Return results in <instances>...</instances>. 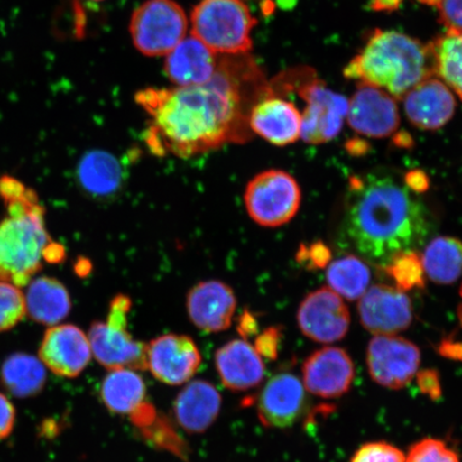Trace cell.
<instances>
[{"label": "cell", "instance_id": "10", "mask_svg": "<svg viewBox=\"0 0 462 462\" xmlns=\"http://www.w3.org/2000/svg\"><path fill=\"white\" fill-rule=\"evenodd\" d=\"M420 364L419 346L395 335H377L369 342L367 366L375 383L400 390L417 374Z\"/></svg>", "mask_w": 462, "mask_h": 462}, {"label": "cell", "instance_id": "9", "mask_svg": "<svg viewBox=\"0 0 462 462\" xmlns=\"http://www.w3.org/2000/svg\"><path fill=\"white\" fill-rule=\"evenodd\" d=\"M301 199V189L296 179L279 170L258 173L248 182L245 192L248 216L260 226L269 228L291 222Z\"/></svg>", "mask_w": 462, "mask_h": 462}, {"label": "cell", "instance_id": "38", "mask_svg": "<svg viewBox=\"0 0 462 462\" xmlns=\"http://www.w3.org/2000/svg\"><path fill=\"white\" fill-rule=\"evenodd\" d=\"M16 411L9 398L0 393V440L8 438L15 426Z\"/></svg>", "mask_w": 462, "mask_h": 462}, {"label": "cell", "instance_id": "8", "mask_svg": "<svg viewBox=\"0 0 462 462\" xmlns=\"http://www.w3.org/2000/svg\"><path fill=\"white\" fill-rule=\"evenodd\" d=\"M189 21L175 0H147L133 13L132 42L142 54L166 56L187 37Z\"/></svg>", "mask_w": 462, "mask_h": 462}, {"label": "cell", "instance_id": "36", "mask_svg": "<svg viewBox=\"0 0 462 462\" xmlns=\"http://www.w3.org/2000/svg\"><path fill=\"white\" fill-rule=\"evenodd\" d=\"M439 22L448 32L462 33V0H440Z\"/></svg>", "mask_w": 462, "mask_h": 462}, {"label": "cell", "instance_id": "24", "mask_svg": "<svg viewBox=\"0 0 462 462\" xmlns=\"http://www.w3.org/2000/svg\"><path fill=\"white\" fill-rule=\"evenodd\" d=\"M26 313L40 325H60L70 314V293L54 277L42 276L29 282L25 294Z\"/></svg>", "mask_w": 462, "mask_h": 462}, {"label": "cell", "instance_id": "11", "mask_svg": "<svg viewBox=\"0 0 462 462\" xmlns=\"http://www.w3.org/2000/svg\"><path fill=\"white\" fill-rule=\"evenodd\" d=\"M300 330L314 342L331 344L348 333L350 314L342 298L322 287L305 297L297 315Z\"/></svg>", "mask_w": 462, "mask_h": 462}, {"label": "cell", "instance_id": "41", "mask_svg": "<svg viewBox=\"0 0 462 462\" xmlns=\"http://www.w3.org/2000/svg\"><path fill=\"white\" fill-rule=\"evenodd\" d=\"M66 258V251L60 244L51 241V244L46 246L43 260L49 263H62Z\"/></svg>", "mask_w": 462, "mask_h": 462}, {"label": "cell", "instance_id": "18", "mask_svg": "<svg viewBox=\"0 0 462 462\" xmlns=\"http://www.w3.org/2000/svg\"><path fill=\"white\" fill-rule=\"evenodd\" d=\"M187 309L190 321L199 330L223 332L233 322L236 298L233 289L223 282H201L190 289Z\"/></svg>", "mask_w": 462, "mask_h": 462}, {"label": "cell", "instance_id": "21", "mask_svg": "<svg viewBox=\"0 0 462 462\" xmlns=\"http://www.w3.org/2000/svg\"><path fill=\"white\" fill-rule=\"evenodd\" d=\"M218 62L217 54L190 34L166 55L164 71L177 87L200 86L213 78Z\"/></svg>", "mask_w": 462, "mask_h": 462}, {"label": "cell", "instance_id": "28", "mask_svg": "<svg viewBox=\"0 0 462 462\" xmlns=\"http://www.w3.org/2000/svg\"><path fill=\"white\" fill-rule=\"evenodd\" d=\"M421 263L432 282L452 284L462 273V242L453 236H439L426 247Z\"/></svg>", "mask_w": 462, "mask_h": 462}, {"label": "cell", "instance_id": "16", "mask_svg": "<svg viewBox=\"0 0 462 462\" xmlns=\"http://www.w3.org/2000/svg\"><path fill=\"white\" fill-rule=\"evenodd\" d=\"M305 390L318 397L338 398L351 388L355 365L348 352L338 346H326L311 354L303 364Z\"/></svg>", "mask_w": 462, "mask_h": 462}, {"label": "cell", "instance_id": "39", "mask_svg": "<svg viewBox=\"0 0 462 462\" xmlns=\"http://www.w3.org/2000/svg\"><path fill=\"white\" fill-rule=\"evenodd\" d=\"M419 386L424 394L429 395L432 400H438L441 396L440 379L436 371L427 369L419 374Z\"/></svg>", "mask_w": 462, "mask_h": 462}, {"label": "cell", "instance_id": "31", "mask_svg": "<svg viewBox=\"0 0 462 462\" xmlns=\"http://www.w3.org/2000/svg\"><path fill=\"white\" fill-rule=\"evenodd\" d=\"M385 273L394 281L401 291L424 287L425 271L421 257L413 251L401 253L393 257L385 264Z\"/></svg>", "mask_w": 462, "mask_h": 462}, {"label": "cell", "instance_id": "34", "mask_svg": "<svg viewBox=\"0 0 462 462\" xmlns=\"http://www.w3.org/2000/svg\"><path fill=\"white\" fill-rule=\"evenodd\" d=\"M351 462H406V456L388 442H371L357 449Z\"/></svg>", "mask_w": 462, "mask_h": 462}, {"label": "cell", "instance_id": "40", "mask_svg": "<svg viewBox=\"0 0 462 462\" xmlns=\"http://www.w3.org/2000/svg\"><path fill=\"white\" fill-rule=\"evenodd\" d=\"M404 182L408 189L415 193H424L430 189V179L424 171H410L404 176Z\"/></svg>", "mask_w": 462, "mask_h": 462}, {"label": "cell", "instance_id": "19", "mask_svg": "<svg viewBox=\"0 0 462 462\" xmlns=\"http://www.w3.org/2000/svg\"><path fill=\"white\" fill-rule=\"evenodd\" d=\"M301 121L296 106L274 94L254 104L248 114L252 133L279 147L288 146L301 137Z\"/></svg>", "mask_w": 462, "mask_h": 462}, {"label": "cell", "instance_id": "27", "mask_svg": "<svg viewBox=\"0 0 462 462\" xmlns=\"http://www.w3.org/2000/svg\"><path fill=\"white\" fill-rule=\"evenodd\" d=\"M146 383L128 368L113 369L101 385L103 403L113 413L130 415L146 402Z\"/></svg>", "mask_w": 462, "mask_h": 462}, {"label": "cell", "instance_id": "23", "mask_svg": "<svg viewBox=\"0 0 462 462\" xmlns=\"http://www.w3.org/2000/svg\"><path fill=\"white\" fill-rule=\"evenodd\" d=\"M222 407V397L215 385L196 380L179 393L173 402V415L178 424L189 433L209 430Z\"/></svg>", "mask_w": 462, "mask_h": 462}, {"label": "cell", "instance_id": "49", "mask_svg": "<svg viewBox=\"0 0 462 462\" xmlns=\"http://www.w3.org/2000/svg\"><path fill=\"white\" fill-rule=\"evenodd\" d=\"M91 2H103V0H91Z\"/></svg>", "mask_w": 462, "mask_h": 462}, {"label": "cell", "instance_id": "5", "mask_svg": "<svg viewBox=\"0 0 462 462\" xmlns=\"http://www.w3.org/2000/svg\"><path fill=\"white\" fill-rule=\"evenodd\" d=\"M192 36L217 55L250 53L257 21L242 0H201L190 14Z\"/></svg>", "mask_w": 462, "mask_h": 462}, {"label": "cell", "instance_id": "32", "mask_svg": "<svg viewBox=\"0 0 462 462\" xmlns=\"http://www.w3.org/2000/svg\"><path fill=\"white\" fill-rule=\"evenodd\" d=\"M26 314L25 294L21 288L0 281V332L19 325Z\"/></svg>", "mask_w": 462, "mask_h": 462}, {"label": "cell", "instance_id": "30", "mask_svg": "<svg viewBox=\"0 0 462 462\" xmlns=\"http://www.w3.org/2000/svg\"><path fill=\"white\" fill-rule=\"evenodd\" d=\"M327 281L334 292L350 301L362 298L371 282V271L355 256L340 258L328 269Z\"/></svg>", "mask_w": 462, "mask_h": 462}, {"label": "cell", "instance_id": "43", "mask_svg": "<svg viewBox=\"0 0 462 462\" xmlns=\"http://www.w3.org/2000/svg\"><path fill=\"white\" fill-rule=\"evenodd\" d=\"M239 332L245 338L257 333V321L250 313H245L239 323Z\"/></svg>", "mask_w": 462, "mask_h": 462}, {"label": "cell", "instance_id": "7", "mask_svg": "<svg viewBox=\"0 0 462 462\" xmlns=\"http://www.w3.org/2000/svg\"><path fill=\"white\" fill-rule=\"evenodd\" d=\"M288 75L293 82L285 75V84L280 83V86H285L287 88L292 86L306 102V107L301 114L302 140L311 144L332 141L343 128L348 113V100L346 97L328 88L310 69H301L300 79H297V70L288 72Z\"/></svg>", "mask_w": 462, "mask_h": 462}, {"label": "cell", "instance_id": "1", "mask_svg": "<svg viewBox=\"0 0 462 462\" xmlns=\"http://www.w3.org/2000/svg\"><path fill=\"white\" fill-rule=\"evenodd\" d=\"M269 95L262 70L245 54L219 58L216 74L204 85L146 88L135 100L150 117L146 143L152 152L189 159L251 140L248 114Z\"/></svg>", "mask_w": 462, "mask_h": 462}, {"label": "cell", "instance_id": "26", "mask_svg": "<svg viewBox=\"0 0 462 462\" xmlns=\"http://www.w3.org/2000/svg\"><path fill=\"white\" fill-rule=\"evenodd\" d=\"M46 367L39 357L15 352L7 357L0 368V383L11 395L17 398L33 397L44 389Z\"/></svg>", "mask_w": 462, "mask_h": 462}, {"label": "cell", "instance_id": "17", "mask_svg": "<svg viewBox=\"0 0 462 462\" xmlns=\"http://www.w3.org/2000/svg\"><path fill=\"white\" fill-rule=\"evenodd\" d=\"M306 402L304 384L297 375L289 373L275 374L260 392L258 417L270 429H288L302 417Z\"/></svg>", "mask_w": 462, "mask_h": 462}, {"label": "cell", "instance_id": "45", "mask_svg": "<svg viewBox=\"0 0 462 462\" xmlns=\"http://www.w3.org/2000/svg\"><path fill=\"white\" fill-rule=\"evenodd\" d=\"M402 0H372L371 8L374 11L392 13L401 7Z\"/></svg>", "mask_w": 462, "mask_h": 462}, {"label": "cell", "instance_id": "29", "mask_svg": "<svg viewBox=\"0 0 462 462\" xmlns=\"http://www.w3.org/2000/svg\"><path fill=\"white\" fill-rule=\"evenodd\" d=\"M430 46L435 77L462 100V33L447 32Z\"/></svg>", "mask_w": 462, "mask_h": 462}, {"label": "cell", "instance_id": "33", "mask_svg": "<svg viewBox=\"0 0 462 462\" xmlns=\"http://www.w3.org/2000/svg\"><path fill=\"white\" fill-rule=\"evenodd\" d=\"M406 462H460L458 455L438 439L427 438L410 448Z\"/></svg>", "mask_w": 462, "mask_h": 462}, {"label": "cell", "instance_id": "13", "mask_svg": "<svg viewBox=\"0 0 462 462\" xmlns=\"http://www.w3.org/2000/svg\"><path fill=\"white\" fill-rule=\"evenodd\" d=\"M346 119L360 135L373 138L392 135L401 123L394 97L365 83H360L351 97Z\"/></svg>", "mask_w": 462, "mask_h": 462}, {"label": "cell", "instance_id": "4", "mask_svg": "<svg viewBox=\"0 0 462 462\" xmlns=\"http://www.w3.org/2000/svg\"><path fill=\"white\" fill-rule=\"evenodd\" d=\"M7 217L0 221V281L24 287L42 269L43 254L51 241L44 223V208L27 188L5 200Z\"/></svg>", "mask_w": 462, "mask_h": 462}, {"label": "cell", "instance_id": "48", "mask_svg": "<svg viewBox=\"0 0 462 462\" xmlns=\"http://www.w3.org/2000/svg\"><path fill=\"white\" fill-rule=\"evenodd\" d=\"M460 296L462 298V285H461V288H460ZM458 317H459V321H460L461 326H462V303L459 305Z\"/></svg>", "mask_w": 462, "mask_h": 462}, {"label": "cell", "instance_id": "20", "mask_svg": "<svg viewBox=\"0 0 462 462\" xmlns=\"http://www.w3.org/2000/svg\"><path fill=\"white\" fill-rule=\"evenodd\" d=\"M402 100L410 123L421 130H440L456 111L452 91L437 77L426 79L413 87Z\"/></svg>", "mask_w": 462, "mask_h": 462}, {"label": "cell", "instance_id": "44", "mask_svg": "<svg viewBox=\"0 0 462 462\" xmlns=\"http://www.w3.org/2000/svg\"><path fill=\"white\" fill-rule=\"evenodd\" d=\"M440 352L450 359H462V344L446 340L440 346Z\"/></svg>", "mask_w": 462, "mask_h": 462}, {"label": "cell", "instance_id": "47", "mask_svg": "<svg viewBox=\"0 0 462 462\" xmlns=\"http://www.w3.org/2000/svg\"><path fill=\"white\" fill-rule=\"evenodd\" d=\"M420 3L433 5V7H438L439 3H440V0H419Z\"/></svg>", "mask_w": 462, "mask_h": 462}, {"label": "cell", "instance_id": "2", "mask_svg": "<svg viewBox=\"0 0 462 462\" xmlns=\"http://www.w3.org/2000/svg\"><path fill=\"white\" fill-rule=\"evenodd\" d=\"M430 223L423 205L389 176L350 180L344 230L355 250L371 262L386 264L423 244Z\"/></svg>", "mask_w": 462, "mask_h": 462}, {"label": "cell", "instance_id": "22", "mask_svg": "<svg viewBox=\"0 0 462 462\" xmlns=\"http://www.w3.org/2000/svg\"><path fill=\"white\" fill-rule=\"evenodd\" d=\"M217 372L225 388L245 392L257 388L264 378L263 357L245 339H234L217 351Z\"/></svg>", "mask_w": 462, "mask_h": 462}, {"label": "cell", "instance_id": "37", "mask_svg": "<svg viewBox=\"0 0 462 462\" xmlns=\"http://www.w3.org/2000/svg\"><path fill=\"white\" fill-rule=\"evenodd\" d=\"M282 338L280 328H269L263 334H259L256 339L255 349L262 357L273 361L279 355V346Z\"/></svg>", "mask_w": 462, "mask_h": 462}, {"label": "cell", "instance_id": "15", "mask_svg": "<svg viewBox=\"0 0 462 462\" xmlns=\"http://www.w3.org/2000/svg\"><path fill=\"white\" fill-rule=\"evenodd\" d=\"M362 325L375 335H394L406 330L413 320L411 301L400 289L374 285L359 303Z\"/></svg>", "mask_w": 462, "mask_h": 462}, {"label": "cell", "instance_id": "46", "mask_svg": "<svg viewBox=\"0 0 462 462\" xmlns=\"http://www.w3.org/2000/svg\"><path fill=\"white\" fill-rule=\"evenodd\" d=\"M393 143L395 146L400 148H411L414 144L413 138L406 131L398 132L397 134L393 137Z\"/></svg>", "mask_w": 462, "mask_h": 462}, {"label": "cell", "instance_id": "42", "mask_svg": "<svg viewBox=\"0 0 462 462\" xmlns=\"http://www.w3.org/2000/svg\"><path fill=\"white\" fill-rule=\"evenodd\" d=\"M346 152L352 157H362L365 155L369 150V143L364 141L363 138H352L345 144Z\"/></svg>", "mask_w": 462, "mask_h": 462}, {"label": "cell", "instance_id": "35", "mask_svg": "<svg viewBox=\"0 0 462 462\" xmlns=\"http://www.w3.org/2000/svg\"><path fill=\"white\" fill-rule=\"evenodd\" d=\"M331 257L330 248L320 241L310 246L301 245L297 255L298 262L308 265L309 269H325Z\"/></svg>", "mask_w": 462, "mask_h": 462}, {"label": "cell", "instance_id": "25", "mask_svg": "<svg viewBox=\"0 0 462 462\" xmlns=\"http://www.w3.org/2000/svg\"><path fill=\"white\" fill-rule=\"evenodd\" d=\"M78 183L87 195L95 199L112 198L123 184V167L115 155L92 150L79 160Z\"/></svg>", "mask_w": 462, "mask_h": 462}, {"label": "cell", "instance_id": "6", "mask_svg": "<svg viewBox=\"0 0 462 462\" xmlns=\"http://www.w3.org/2000/svg\"><path fill=\"white\" fill-rule=\"evenodd\" d=\"M132 301L118 294L109 304L106 321L92 323L88 334L91 354L102 366L111 369H147V345L136 340L129 331Z\"/></svg>", "mask_w": 462, "mask_h": 462}, {"label": "cell", "instance_id": "12", "mask_svg": "<svg viewBox=\"0 0 462 462\" xmlns=\"http://www.w3.org/2000/svg\"><path fill=\"white\" fill-rule=\"evenodd\" d=\"M200 363L199 346L187 335H162L147 345V369L165 384L188 383L199 372Z\"/></svg>", "mask_w": 462, "mask_h": 462}, {"label": "cell", "instance_id": "3", "mask_svg": "<svg viewBox=\"0 0 462 462\" xmlns=\"http://www.w3.org/2000/svg\"><path fill=\"white\" fill-rule=\"evenodd\" d=\"M344 75L402 100L413 87L435 77L430 43L395 31L375 29L345 68Z\"/></svg>", "mask_w": 462, "mask_h": 462}, {"label": "cell", "instance_id": "14", "mask_svg": "<svg viewBox=\"0 0 462 462\" xmlns=\"http://www.w3.org/2000/svg\"><path fill=\"white\" fill-rule=\"evenodd\" d=\"M91 355L88 337L74 325L50 327L39 348V359L44 366L63 378L82 374Z\"/></svg>", "mask_w": 462, "mask_h": 462}]
</instances>
